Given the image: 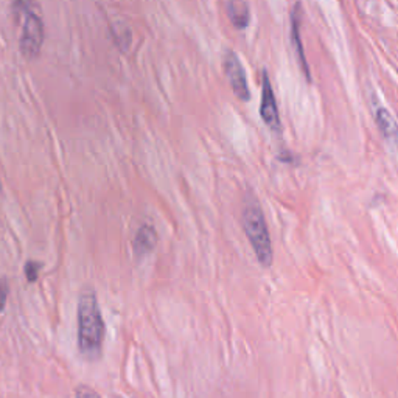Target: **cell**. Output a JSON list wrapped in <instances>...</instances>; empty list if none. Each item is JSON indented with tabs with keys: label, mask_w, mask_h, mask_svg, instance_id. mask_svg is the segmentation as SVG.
I'll list each match as a JSON object with an SVG mask.
<instances>
[{
	"label": "cell",
	"mask_w": 398,
	"mask_h": 398,
	"mask_svg": "<svg viewBox=\"0 0 398 398\" xmlns=\"http://www.w3.org/2000/svg\"><path fill=\"white\" fill-rule=\"evenodd\" d=\"M105 321L97 296L92 291L81 294L78 302V349L86 360L95 361L103 352Z\"/></svg>",
	"instance_id": "obj_1"
},
{
	"label": "cell",
	"mask_w": 398,
	"mask_h": 398,
	"mask_svg": "<svg viewBox=\"0 0 398 398\" xmlns=\"http://www.w3.org/2000/svg\"><path fill=\"white\" fill-rule=\"evenodd\" d=\"M243 227L261 266L273 265V243L263 208L255 197L247 198L243 208Z\"/></svg>",
	"instance_id": "obj_2"
},
{
	"label": "cell",
	"mask_w": 398,
	"mask_h": 398,
	"mask_svg": "<svg viewBox=\"0 0 398 398\" xmlns=\"http://www.w3.org/2000/svg\"><path fill=\"white\" fill-rule=\"evenodd\" d=\"M44 43V25L36 13L29 11L25 15V22L20 35V50L29 59L36 58Z\"/></svg>",
	"instance_id": "obj_3"
},
{
	"label": "cell",
	"mask_w": 398,
	"mask_h": 398,
	"mask_svg": "<svg viewBox=\"0 0 398 398\" xmlns=\"http://www.w3.org/2000/svg\"><path fill=\"white\" fill-rule=\"evenodd\" d=\"M222 69H224L229 83L232 86V91L241 101H247L251 98V92H249L245 67H243L241 61L237 53L234 50H226L224 56H222Z\"/></svg>",
	"instance_id": "obj_4"
},
{
	"label": "cell",
	"mask_w": 398,
	"mask_h": 398,
	"mask_svg": "<svg viewBox=\"0 0 398 398\" xmlns=\"http://www.w3.org/2000/svg\"><path fill=\"white\" fill-rule=\"evenodd\" d=\"M260 116L263 121L271 128L273 131H280V116L277 101H275V93L273 89L271 79H269L268 72H263L261 75V105H260Z\"/></svg>",
	"instance_id": "obj_5"
},
{
	"label": "cell",
	"mask_w": 398,
	"mask_h": 398,
	"mask_svg": "<svg viewBox=\"0 0 398 398\" xmlns=\"http://www.w3.org/2000/svg\"><path fill=\"white\" fill-rule=\"evenodd\" d=\"M302 3H296L294 8L291 11V40L296 50V55H298L299 63L302 66V70L305 73V77L309 79V69L305 59V53H303L302 47V39H300V17H302Z\"/></svg>",
	"instance_id": "obj_6"
},
{
	"label": "cell",
	"mask_w": 398,
	"mask_h": 398,
	"mask_svg": "<svg viewBox=\"0 0 398 398\" xmlns=\"http://www.w3.org/2000/svg\"><path fill=\"white\" fill-rule=\"evenodd\" d=\"M158 245V232L156 229L150 224L140 226V229L134 238V252L137 257H144V255L150 254Z\"/></svg>",
	"instance_id": "obj_7"
},
{
	"label": "cell",
	"mask_w": 398,
	"mask_h": 398,
	"mask_svg": "<svg viewBox=\"0 0 398 398\" xmlns=\"http://www.w3.org/2000/svg\"><path fill=\"white\" fill-rule=\"evenodd\" d=\"M374 116H375L376 126H378V130L381 131L383 137L386 139L390 145L395 146L397 126H395L394 117L390 116V112L386 109V107H383V106H376L375 107Z\"/></svg>",
	"instance_id": "obj_8"
},
{
	"label": "cell",
	"mask_w": 398,
	"mask_h": 398,
	"mask_svg": "<svg viewBox=\"0 0 398 398\" xmlns=\"http://www.w3.org/2000/svg\"><path fill=\"white\" fill-rule=\"evenodd\" d=\"M226 13L235 29L243 30L246 29L251 19V13H249V5L246 2H227L226 3Z\"/></svg>",
	"instance_id": "obj_9"
},
{
	"label": "cell",
	"mask_w": 398,
	"mask_h": 398,
	"mask_svg": "<svg viewBox=\"0 0 398 398\" xmlns=\"http://www.w3.org/2000/svg\"><path fill=\"white\" fill-rule=\"evenodd\" d=\"M40 268H43V265H40V263H36V261H29V263H26V265H25L26 280H29V282H36Z\"/></svg>",
	"instance_id": "obj_10"
},
{
	"label": "cell",
	"mask_w": 398,
	"mask_h": 398,
	"mask_svg": "<svg viewBox=\"0 0 398 398\" xmlns=\"http://www.w3.org/2000/svg\"><path fill=\"white\" fill-rule=\"evenodd\" d=\"M75 398H101V397L89 386H78Z\"/></svg>",
	"instance_id": "obj_11"
},
{
	"label": "cell",
	"mask_w": 398,
	"mask_h": 398,
	"mask_svg": "<svg viewBox=\"0 0 398 398\" xmlns=\"http://www.w3.org/2000/svg\"><path fill=\"white\" fill-rule=\"evenodd\" d=\"M8 282L5 279H0V313L3 312L5 308V303H6V298H8Z\"/></svg>",
	"instance_id": "obj_12"
},
{
	"label": "cell",
	"mask_w": 398,
	"mask_h": 398,
	"mask_svg": "<svg viewBox=\"0 0 398 398\" xmlns=\"http://www.w3.org/2000/svg\"><path fill=\"white\" fill-rule=\"evenodd\" d=\"M0 190H2V184H0Z\"/></svg>",
	"instance_id": "obj_13"
}]
</instances>
